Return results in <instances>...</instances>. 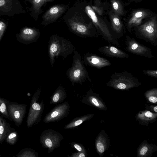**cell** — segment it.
Instances as JSON below:
<instances>
[{"instance_id": "6da1fadb", "label": "cell", "mask_w": 157, "mask_h": 157, "mask_svg": "<svg viewBox=\"0 0 157 157\" xmlns=\"http://www.w3.org/2000/svg\"><path fill=\"white\" fill-rule=\"evenodd\" d=\"M63 19L69 30L82 38H98V34L81 2L69 8Z\"/></svg>"}, {"instance_id": "7a4b0ae2", "label": "cell", "mask_w": 157, "mask_h": 157, "mask_svg": "<svg viewBox=\"0 0 157 157\" xmlns=\"http://www.w3.org/2000/svg\"><path fill=\"white\" fill-rule=\"evenodd\" d=\"M75 48L68 39L56 34L49 38L48 52L50 65L53 67L56 58L61 56L65 58L75 50Z\"/></svg>"}, {"instance_id": "3957f363", "label": "cell", "mask_w": 157, "mask_h": 157, "mask_svg": "<svg viewBox=\"0 0 157 157\" xmlns=\"http://www.w3.org/2000/svg\"><path fill=\"white\" fill-rule=\"evenodd\" d=\"M81 2L84 10L90 18L98 33H99L103 38L109 44L120 46L117 40L112 35L105 22L92 9L91 4L85 1Z\"/></svg>"}, {"instance_id": "277c9868", "label": "cell", "mask_w": 157, "mask_h": 157, "mask_svg": "<svg viewBox=\"0 0 157 157\" xmlns=\"http://www.w3.org/2000/svg\"><path fill=\"white\" fill-rule=\"evenodd\" d=\"M74 52V55L71 66L66 72L67 78L69 79L73 86L75 83L82 85V83L87 80L91 82V79L84 65L81 55L76 50Z\"/></svg>"}, {"instance_id": "5b68a950", "label": "cell", "mask_w": 157, "mask_h": 157, "mask_svg": "<svg viewBox=\"0 0 157 157\" xmlns=\"http://www.w3.org/2000/svg\"><path fill=\"white\" fill-rule=\"evenodd\" d=\"M141 84L138 79L126 71L115 72L110 77V79L105 84L109 87L116 90H128L137 87Z\"/></svg>"}, {"instance_id": "8992f818", "label": "cell", "mask_w": 157, "mask_h": 157, "mask_svg": "<svg viewBox=\"0 0 157 157\" xmlns=\"http://www.w3.org/2000/svg\"><path fill=\"white\" fill-rule=\"evenodd\" d=\"M135 34L138 38L142 39L154 46L157 45V21L153 15L142 24L133 27Z\"/></svg>"}, {"instance_id": "52a82bcc", "label": "cell", "mask_w": 157, "mask_h": 157, "mask_svg": "<svg viewBox=\"0 0 157 157\" xmlns=\"http://www.w3.org/2000/svg\"><path fill=\"white\" fill-rule=\"evenodd\" d=\"M40 87L34 93L31 100L30 107L26 121V124L29 128L40 122L44 108V101H38L41 92Z\"/></svg>"}, {"instance_id": "ba28073f", "label": "cell", "mask_w": 157, "mask_h": 157, "mask_svg": "<svg viewBox=\"0 0 157 157\" xmlns=\"http://www.w3.org/2000/svg\"><path fill=\"white\" fill-rule=\"evenodd\" d=\"M63 138V136L59 132L48 129L42 132L40 136V141L42 147L48 149V152L50 153L59 147Z\"/></svg>"}, {"instance_id": "9c48e42d", "label": "cell", "mask_w": 157, "mask_h": 157, "mask_svg": "<svg viewBox=\"0 0 157 157\" xmlns=\"http://www.w3.org/2000/svg\"><path fill=\"white\" fill-rule=\"evenodd\" d=\"M152 13L150 10L145 9H138L133 10L126 20L125 26L127 31L131 33L132 28L140 25L144 21H147L153 16Z\"/></svg>"}, {"instance_id": "30bf717a", "label": "cell", "mask_w": 157, "mask_h": 157, "mask_svg": "<svg viewBox=\"0 0 157 157\" xmlns=\"http://www.w3.org/2000/svg\"><path fill=\"white\" fill-rule=\"evenodd\" d=\"M67 5L59 4L50 7L42 16L41 25L46 26L55 22L64 14L69 8Z\"/></svg>"}, {"instance_id": "8fae6325", "label": "cell", "mask_w": 157, "mask_h": 157, "mask_svg": "<svg viewBox=\"0 0 157 157\" xmlns=\"http://www.w3.org/2000/svg\"><path fill=\"white\" fill-rule=\"evenodd\" d=\"M126 50L128 52L136 55L149 59L155 57L151 49L137 41L133 38L128 35L126 36Z\"/></svg>"}, {"instance_id": "7c38bea8", "label": "cell", "mask_w": 157, "mask_h": 157, "mask_svg": "<svg viewBox=\"0 0 157 157\" xmlns=\"http://www.w3.org/2000/svg\"><path fill=\"white\" fill-rule=\"evenodd\" d=\"M70 108L68 102L57 104L46 115L43 121L49 123L62 120L68 116Z\"/></svg>"}, {"instance_id": "4fadbf2b", "label": "cell", "mask_w": 157, "mask_h": 157, "mask_svg": "<svg viewBox=\"0 0 157 157\" xmlns=\"http://www.w3.org/2000/svg\"><path fill=\"white\" fill-rule=\"evenodd\" d=\"M26 104L10 102L8 108L9 119L13 121L16 125H21L26 113Z\"/></svg>"}, {"instance_id": "5bb4252c", "label": "cell", "mask_w": 157, "mask_h": 157, "mask_svg": "<svg viewBox=\"0 0 157 157\" xmlns=\"http://www.w3.org/2000/svg\"><path fill=\"white\" fill-rule=\"evenodd\" d=\"M82 103L95 107L98 109L106 111V105L99 94L94 93L91 89L87 91L86 94L82 97Z\"/></svg>"}, {"instance_id": "9a60e30c", "label": "cell", "mask_w": 157, "mask_h": 157, "mask_svg": "<svg viewBox=\"0 0 157 157\" xmlns=\"http://www.w3.org/2000/svg\"><path fill=\"white\" fill-rule=\"evenodd\" d=\"M83 63L96 68L101 69L111 65L110 62L107 59L91 53H87L83 57Z\"/></svg>"}, {"instance_id": "2e32d148", "label": "cell", "mask_w": 157, "mask_h": 157, "mask_svg": "<svg viewBox=\"0 0 157 157\" xmlns=\"http://www.w3.org/2000/svg\"><path fill=\"white\" fill-rule=\"evenodd\" d=\"M95 148L99 156L102 157L105 151L109 147L110 140L108 135L102 130L97 136L95 140Z\"/></svg>"}, {"instance_id": "e0dca14e", "label": "cell", "mask_w": 157, "mask_h": 157, "mask_svg": "<svg viewBox=\"0 0 157 157\" xmlns=\"http://www.w3.org/2000/svg\"><path fill=\"white\" fill-rule=\"evenodd\" d=\"M157 113H154L145 109L140 111L136 115V121L142 125L147 126L149 123H152L156 121Z\"/></svg>"}, {"instance_id": "ac0fdd59", "label": "cell", "mask_w": 157, "mask_h": 157, "mask_svg": "<svg viewBox=\"0 0 157 157\" xmlns=\"http://www.w3.org/2000/svg\"><path fill=\"white\" fill-rule=\"evenodd\" d=\"M99 51L106 56L111 58H128V54L116 47L109 45L100 47Z\"/></svg>"}, {"instance_id": "d6986e66", "label": "cell", "mask_w": 157, "mask_h": 157, "mask_svg": "<svg viewBox=\"0 0 157 157\" xmlns=\"http://www.w3.org/2000/svg\"><path fill=\"white\" fill-rule=\"evenodd\" d=\"M40 35V32L38 29L26 27L21 31L19 36L23 40L32 42L37 41Z\"/></svg>"}, {"instance_id": "ffe728a7", "label": "cell", "mask_w": 157, "mask_h": 157, "mask_svg": "<svg viewBox=\"0 0 157 157\" xmlns=\"http://www.w3.org/2000/svg\"><path fill=\"white\" fill-rule=\"evenodd\" d=\"M157 151V146L149 144L147 141L142 142L137 150V157H151Z\"/></svg>"}, {"instance_id": "44dd1931", "label": "cell", "mask_w": 157, "mask_h": 157, "mask_svg": "<svg viewBox=\"0 0 157 157\" xmlns=\"http://www.w3.org/2000/svg\"><path fill=\"white\" fill-rule=\"evenodd\" d=\"M31 4L30 11L32 15L36 21H37L40 15L43 11L42 8L47 3L59 0H29Z\"/></svg>"}, {"instance_id": "7402d4cb", "label": "cell", "mask_w": 157, "mask_h": 157, "mask_svg": "<svg viewBox=\"0 0 157 157\" xmlns=\"http://www.w3.org/2000/svg\"><path fill=\"white\" fill-rule=\"evenodd\" d=\"M111 26L115 33L122 36L123 34V25L120 16L113 12L112 10L109 13Z\"/></svg>"}, {"instance_id": "603a6c76", "label": "cell", "mask_w": 157, "mask_h": 157, "mask_svg": "<svg viewBox=\"0 0 157 157\" xmlns=\"http://www.w3.org/2000/svg\"><path fill=\"white\" fill-rule=\"evenodd\" d=\"M67 95L65 89L60 85L51 96L50 103L51 105L59 104L64 101Z\"/></svg>"}, {"instance_id": "cb8c5ba5", "label": "cell", "mask_w": 157, "mask_h": 157, "mask_svg": "<svg viewBox=\"0 0 157 157\" xmlns=\"http://www.w3.org/2000/svg\"><path fill=\"white\" fill-rule=\"evenodd\" d=\"M13 128L4 119L3 116H0V144H2Z\"/></svg>"}, {"instance_id": "d4e9b609", "label": "cell", "mask_w": 157, "mask_h": 157, "mask_svg": "<svg viewBox=\"0 0 157 157\" xmlns=\"http://www.w3.org/2000/svg\"><path fill=\"white\" fill-rule=\"evenodd\" d=\"M94 116V114L91 113L76 117L67 124L64 127V128L69 129L76 128L84 122L89 120Z\"/></svg>"}, {"instance_id": "484cf974", "label": "cell", "mask_w": 157, "mask_h": 157, "mask_svg": "<svg viewBox=\"0 0 157 157\" xmlns=\"http://www.w3.org/2000/svg\"><path fill=\"white\" fill-rule=\"evenodd\" d=\"M112 10L119 16L124 15L123 3L121 0H111Z\"/></svg>"}, {"instance_id": "4316f807", "label": "cell", "mask_w": 157, "mask_h": 157, "mask_svg": "<svg viewBox=\"0 0 157 157\" xmlns=\"http://www.w3.org/2000/svg\"><path fill=\"white\" fill-rule=\"evenodd\" d=\"M147 101L149 102L156 104L157 102V88H155L147 90L144 93Z\"/></svg>"}, {"instance_id": "83f0119b", "label": "cell", "mask_w": 157, "mask_h": 157, "mask_svg": "<svg viewBox=\"0 0 157 157\" xmlns=\"http://www.w3.org/2000/svg\"><path fill=\"white\" fill-rule=\"evenodd\" d=\"M10 102L0 97V113L4 117L9 119L8 112V105Z\"/></svg>"}, {"instance_id": "f1b7e54d", "label": "cell", "mask_w": 157, "mask_h": 157, "mask_svg": "<svg viewBox=\"0 0 157 157\" xmlns=\"http://www.w3.org/2000/svg\"><path fill=\"white\" fill-rule=\"evenodd\" d=\"M17 156L18 157H37L38 153L33 149L25 148L19 152Z\"/></svg>"}, {"instance_id": "f546056e", "label": "cell", "mask_w": 157, "mask_h": 157, "mask_svg": "<svg viewBox=\"0 0 157 157\" xmlns=\"http://www.w3.org/2000/svg\"><path fill=\"white\" fill-rule=\"evenodd\" d=\"M18 138L17 132L13 128L7 136L5 140L9 144L14 145L17 142Z\"/></svg>"}, {"instance_id": "4dcf8cb0", "label": "cell", "mask_w": 157, "mask_h": 157, "mask_svg": "<svg viewBox=\"0 0 157 157\" xmlns=\"http://www.w3.org/2000/svg\"><path fill=\"white\" fill-rule=\"evenodd\" d=\"M71 147L76 149L78 151H86V149L82 144L76 142H72L71 143Z\"/></svg>"}, {"instance_id": "1f68e13d", "label": "cell", "mask_w": 157, "mask_h": 157, "mask_svg": "<svg viewBox=\"0 0 157 157\" xmlns=\"http://www.w3.org/2000/svg\"><path fill=\"white\" fill-rule=\"evenodd\" d=\"M91 6L92 9L97 15L100 16L103 15L104 10L102 7L96 5H92L91 4Z\"/></svg>"}, {"instance_id": "d6a6232c", "label": "cell", "mask_w": 157, "mask_h": 157, "mask_svg": "<svg viewBox=\"0 0 157 157\" xmlns=\"http://www.w3.org/2000/svg\"><path fill=\"white\" fill-rule=\"evenodd\" d=\"M143 73L145 75L154 77L157 78V70H144L143 71Z\"/></svg>"}, {"instance_id": "836d02e7", "label": "cell", "mask_w": 157, "mask_h": 157, "mask_svg": "<svg viewBox=\"0 0 157 157\" xmlns=\"http://www.w3.org/2000/svg\"><path fill=\"white\" fill-rule=\"evenodd\" d=\"M72 157H86L87 154L86 151L79 152H77L71 153V155L69 156Z\"/></svg>"}, {"instance_id": "e575fe53", "label": "cell", "mask_w": 157, "mask_h": 157, "mask_svg": "<svg viewBox=\"0 0 157 157\" xmlns=\"http://www.w3.org/2000/svg\"><path fill=\"white\" fill-rule=\"evenodd\" d=\"M146 109L150 111L157 113V105H149L145 104Z\"/></svg>"}, {"instance_id": "d590c367", "label": "cell", "mask_w": 157, "mask_h": 157, "mask_svg": "<svg viewBox=\"0 0 157 157\" xmlns=\"http://www.w3.org/2000/svg\"><path fill=\"white\" fill-rule=\"evenodd\" d=\"M6 27L5 24L2 21H0V40L5 31Z\"/></svg>"}, {"instance_id": "8d00e7d4", "label": "cell", "mask_w": 157, "mask_h": 157, "mask_svg": "<svg viewBox=\"0 0 157 157\" xmlns=\"http://www.w3.org/2000/svg\"><path fill=\"white\" fill-rule=\"evenodd\" d=\"M6 3V0H0V7H1L5 5Z\"/></svg>"}]
</instances>
